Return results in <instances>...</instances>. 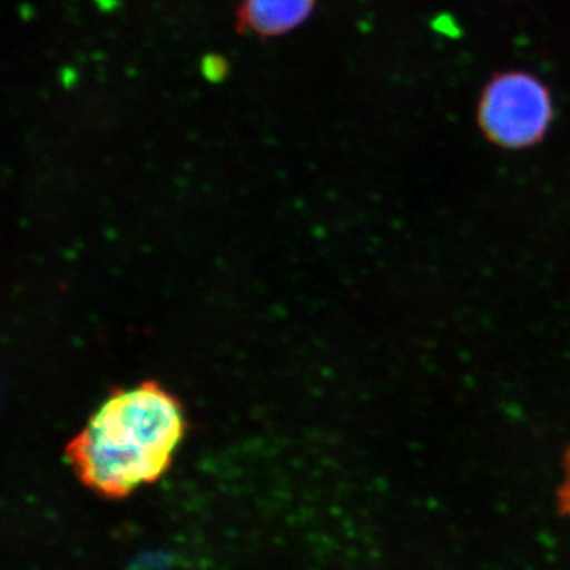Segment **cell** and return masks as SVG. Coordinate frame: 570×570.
Here are the masks:
<instances>
[{"label":"cell","mask_w":570,"mask_h":570,"mask_svg":"<svg viewBox=\"0 0 570 570\" xmlns=\"http://www.w3.org/2000/svg\"><path fill=\"white\" fill-rule=\"evenodd\" d=\"M174 393L148 381L118 390L66 448L78 480L104 499H122L164 478L186 434Z\"/></svg>","instance_id":"cell-1"},{"label":"cell","mask_w":570,"mask_h":570,"mask_svg":"<svg viewBox=\"0 0 570 570\" xmlns=\"http://www.w3.org/2000/svg\"><path fill=\"white\" fill-rule=\"evenodd\" d=\"M317 0H242L238 28L257 37H279L302 26Z\"/></svg>","instance_id":"cell-3"},{"label":"cell","mask_w":570,"mask_h":570,"mask_svg":"<svg viewBox=\"0 0 570 570\" xmlns=\"http://www.w3.org/2000/svg\"><path fill=\"white\" fill-rule=\"evenodd\" d=\"M558 510L564 519L570 521V445L562 461V478L558 487Z\"/></svg>","instance_id":"cell-4"},{"label":"cell","mask_w":570,"mask_h":570,"mask_svg":"<svg viewBox=\"0 0 570 570\" xmlns=\"http://www.w3.org/2000/svg\"><path fill=\"white\" fill-rule=\"evenodd\" d=\"M554 104L546 82L523 70L491 78L478 105V122L487 140L504 149H527L549 132Z\"/></svg>","instance_id":"cell-2"}]
</instances>
